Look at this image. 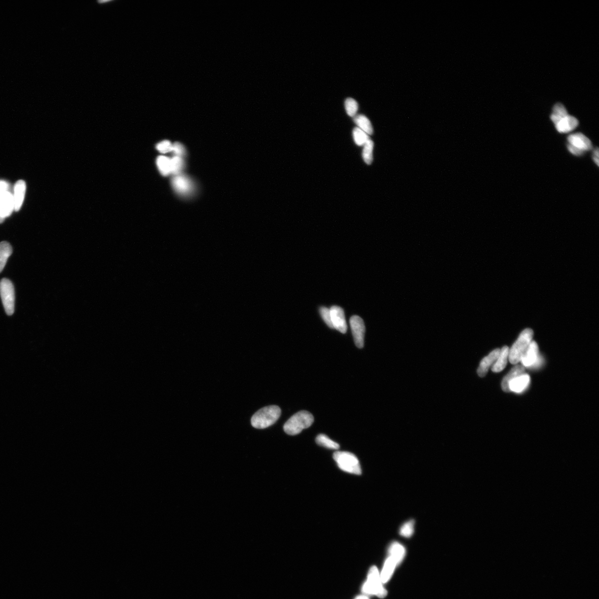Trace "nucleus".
<instances>
[{
    "instance_id": "nucleus-1",
    "label": "nucleus",
    "mask_w": 599,
    "mask_h": 599,
    "mask_svg": "<svg viewBox=\"0 0 599 599\" xmlns=\"http://www.w3.org/2000/svg\"><path fill=\"white\" fill-rule=\"evenodd\" d=\"M281 410L278 406H267L256 412L251 419V425L255 429H264L275 424L280 417Z\"/></svg>"
},
{
    "instance_id": "nucleus-2",
    "label": "nucleus",
    "mask_w": 599,
    "mask_h": 599,
    "mask_svg": "<svg viewBox=\"0 0 599 599\" xmlns=\"http://www.w3.org/2000/svg\"><path fill=\"white\" fill-rule=\"evenodd\" d=\"M314 421V416L311 413L301 411L296 413L285 423L284 430L286 434L289 435H297L300 434L303 430L310 427Z\"/></svg>"
},
{
    "instance_id": "nucleus-3",
    "label": "nucleus",
    "mask_w": 599,
    "mask_h": 599,
    "mask_svg": "<svg viewBox=\"0 0 599 599\" xmlns=\"http://www.w3.org/2000/svg\"><path fill=\"white\" fill-rule=\"evenodd\" d=\"M380 574L377 567L373 566L369 570L367 579L362 587V592L365 596H375L380 598H384L387 595V591L382 585Z\"/></svg>"
},
{
    "instance_id": "nucleus-4",
    "label": "nucleus",
    "mask_w": 599,
    "mask_h": 599,
    "mask_svg": "<svg viewBox=\"0 0 599 599\" xmlns=\"http://www.w3.org/2000/svg\"><path fill=\"white\" fill-rule=\"evenodd\" d=\"M533 331L531 329H526L522 332L509 351L508 359L512 364L519 363L533 341Z\"/></svg>"
},
{
    "instance_id": "nucleus-5",
    "label": "nucleus",
    "mask_w": 599,
    "mask_h": 599,
    "mask_svg": "<svg viewBox=\"0 0 599 599\" xmlns=\"http://www.w3.org/2000/svg\"><path fill=\"white\" fill-rule=\"evenodd\" d=\"M333 457L337 466L342 471L356 475L361 474L359 461L352 453L337 451L335 452Z\"/></svg>"
},
{
    "instance_id": "nucleus-6",
    "label": "nucleus",
    "mask_w": 599,
    "mask_h": 599,
    "mask_svg": "<svg viewBox=\"0 0 599 599\" xmlns=\"http://www.w3.org/2000/svg\"><path fill=\"white\" fill-rule=\"evenodd\" d=\"M0 296L5 311L7 315H12L14 311V289L12 282L7 279L0 281Z\"/></svg>"
},
{
    "instance_id": "nucleus-7",
    "label": "nucleus",
    "mask_w": 599,
    "mask_h": 599,
    "mask_svg": "<svg viewBox=\"0 0 599 599\" xmlns=\"http://www.w3.org/2000/svg\"><path fill=\"white\" fill-rule=\"evenodd\" d=\"M350 323L355 345L359 349L363 348L365 334V326L363 320L360 317L355 315L351 317Z\"/></svg>"
},
{
    "instance_id": "nucleus-8",
    "label": "nucleus",
    "mask_w": 599,
    "mask_h": 599,
    "mask_svg": "<svg viewBox=\"0 0 599 599\" xmlns=\"http://www.w3.org/2000/svg\"><path fill=\"white\" fill-rule=\"evenodd\" d=\"M568 144L583 153L593 148L591 140L585 134L581 133L571 134L568 137Z\"/></svg>"
},
{
    "instance_id": "nucleus-9",
    "label": "nucleus",
    "mask_w": 599,
    "mask_h": 599,
    "mask_svg": "<svg viewBox=\"0 0 599 599\" xmlns=\"http://www.w3.org/2000/svg\"><path fill=\"white\" fill-rule=\"evenodd\" d=\"M330 313L334 329L342 334H345L347 326L344 310L339 306H334L331 307Z\"/></svg>"
},
{
    "instance_id": "nucleus-10",
    "label": "nucleus",
    "mask_w": 599,
    "mask_h": 599,
    "mask_svg": "<svg viewBox=\"0 0 599 599\" xmlns=\"http://www.w3.org/2000/svg\"><path fill=\"white\" fill-rule=\"evenodd\" d=\"M14 209L13 196L8 192L0 193V224Z\"/></svg>"
},
{
    "instance_id": "nucleus-11",
    "label": "nucleus",
    "mask_w": 599,
    "mask_h": 599,
    "mask_svg": "<svg viewBox=\"0 0 599 599\" xmlns=\"http://www.w3.org/2000/svg\"><path fill=\"white\" fill-rule=\"evenodd\" d=\"M540 357L538 346L536 341H532L521 361L523 366L532 367L537 363Z\"/></svg>"
},
{
    "instance_id": "nucleus-12",
    "label": "nucleus",
    "mask_w": 599,
    "mask_h": 599,
    "mask_svg": "<svg viewBox=\"0 0 599 599\" xmlns=\"http://www.w3.org/2000/svg\"><path fill=\"white\" fill-rule=\"evenodd\" d=\"M500 352L501 350L498 349L493 350L489 355L485 357L481 361L480 366L477 370L478 375L481 377H483L487 375L488 370L496 362L498 356L500 355Z\"/></svg>"
},
{
    "instance_id": "nucleus-13",
    "label": "nucleus",
    "mask_w": 599,
    "mask_h": 599,
    "mask_svg": "<svg viewBox=\"0 0 599 599\" xmlns=\"http://www.w3.org/2000/svg\"><path fill=\"white\" fill-rule=\"evenodd\" d=\"M579 124L578 120L570 115L562 118L556 124V128L558 132L567 133L571 132L575 129Z\"/></svg>"
},
{
    "instance_id": "nucleus-14",
    "label": "nucleus",
    "mask_w": 599,
    "mask_h": 599,
    "mask_svg": "<svg viewBox=\"0 0 599 599\" xmlns=\"http://www.w3.org/2000/svg\"><path fill=\"white\" fill-rule=\"evenodd\" d=\"M174 188L179 193L187 194L191 192L193 189V184L190 180L185 176L178 175L173 179Z\"/></svg>"
},
{
    "instance_id": "nucleus-15",
    "label": "nucleus",
    "mask_w": 599,
    "mask_h": 599,
    "mask_svg": "<svg viewBox=\"0 0 599 599\" xmlns=\"http://www.w3.org/2000/svg\"><path fill=\"white\" fill-rule=\"evenodd\" d=\"M26 185L24 181L19 180L14 185V210L18 211L21 208L23 204L25 193H26Z\"/></svg>"
},
{
    "instance_id": "nucleus-16",
    "label": "nucleus",
    "mask_w": 599,
    "mask_h": 599,
    "mask_svg": "<svg viewBox=\"0 0 599 599\" xmlns=\"http://www.w3.org/2000/svg\"><path fill=\"white\" fill-rule=\"evenodd\" d=\"M530 381V376L528 374H525L518 376L510 382L509 384L510 390V391L516 392V393H521L529 386Z\"/></svg>"
},
{
    "instance_id": "nucleus-17",
    "label": "nucleus",
    "mask_w": 599,
    "mask_h": 599,
    "mask_svg": "<svg viewBox=\"0 0 599 599\" xmlns=\"http://www.w3.org/2000/svg\"><path fill=\"white\" fill-rule=\"evenodd\" d=\"M525 367L523 365H517L511 370L503 379L502 381V387L503 391L506 392H510L509 388V384L510 382L516 377L525 374Z\"/></svg>"
},
{
    "instance_id": "nucleus-18",
    "label": "nucleus",
    "mask_w": 599,
    "mask_h": 599,
    "mask_svg": "<svg viewBox=\"0 0 599 599\" xmlns=\"http://www.w3.org/2000/svg\"><path fill=\"white\" fill-rule=\"evenodd\" d=\"M509 347L504 346L501 350L500 354L495 364L492 367V371L494 372H500L505 369L507 366L508 357H509Z\"/></svg>"
},
{
    "instance_id": "nucleus-19",
    "label": "nucleus",
    "mask_w": 599,
    "mask_h": 599,
    "mask_svg": "<svg viewBox=\"0 0 599 599\" xmlns=\"http://www.w3.org/2000/svg\"><path fill=\"white\" fill-rule=\"evenodd\" d=\"M397 565H398L391 557H389L387 559L383 570L380 574L382 583H386L390 581Z\"/></svg>"
},
{
    "instance_id": "nucleus-20",
    "label": "nucleus",
    "mask_w": 599,
    "mask_h": 599,
    "mask_svg": "<svg viewBox=\"0 0 599 599\" xmlns=\"http://www.w3.org/2000/svg\"><path fill=\"white\" fill-rule=\"evenodd\" d=\"M389 552L390 557L393 559L397 565H399L404 560L406 555L405 547L397 542L391 544Z\"/></svg>"
},
{
    "instance_id": "nucleus-21",
    "label": "nucleus",
    "mask_w": 599,
    "mask_h": 599,
    "mask_svg": "<svg viewBox=\"0 0 599 599\" xmlns=\"http://www.w3.org/2000/svg\"><path fill=\"white\" fill-rule=\"evenodd\" d=\"M12 253V248L11 245L6 241L0 243V273L6 265L8 259Z\"/></svg>"
},
{
    "instance_id": "nucleus-22",
    "label": "nucleus",
    "mask_w": 599,
    "mask_h": 599,
    "mask_svg": "<svg viewBox=\"0 0 599 599\" xmlns=\"http://www.w3.org/2000/svg\"><path fill=\"white\" fill-rule=\"evenodd\" d=\"M354 120L357 125V128L363 130L369 135L373 133V127H372L370 120L365 115L362 114L355 115Z\"/></svg>"
},
{
    "instance_id": "nucleus-23",
    "label": "nucleus",
    "mask_w": 599,
    "mask_h": 599,
    "mask_svg": "<svg viewBox=\"0 0 599 599\" xmlns=\"http://www.w3.org/2000/svg\"><path fill=\"white\" fill-rule=\"evenodd\" d=\"M316 442L320 446L324 447L331 450H338L340 446L337 443L331 440L330 438L324 434H320L317 436Z\"/></svg>"
},
{
    "instance_id": "nucleus-24",
    "label": "nucleus",
    "mask_w": 599,
    "mask_h": 599,
    "mask_svg": "<svg viewBox=\"0 0 599 599\" xmlns=\"http://www.w3.org/2000/svg\"><path fill=\"white\" fill-rule=\"evenodd\" d=\"M567 115H568V113L566 107L562 104L558 103L553 108L551 119L554 124H556L562 118L567 116Z\"/></svg>"
},
{
    "instance_id": "nucleus-25",
    "label": "nucleus",
    "mask_w": 599,
    "mask_h": 599,
    "mask_svg": "<svg viewBox=\"0 0 599 599\" xmlns=\"http://www.w3.org/2000/svg\"><path fill=\"white\" fill-rule=\"evenodd\" d=\"M157 164L161 174L164 176L171 173V160L165 156H159L157 159Z\"/></svg>"
},
{
    "instance_id": "nucleus-26",
    "label": "nucleus",
    "mask_w": 599,
    "mask_h": 599,
    "mask_svg": "<svg viewBox=\"0 0 599 599\" xmlns=\"http://www.w3.org/2000/svg\"><path fill=\"white\" fill-rule=\"evenodd\" d=\"M363 151H362V157L365 161V162L367 164H371L373 161V150L374 143L373 141L369 139L363 146Z\"/></svg>"
},
{
    "instance_id": "nucleus-27",
    "label": "nucleus",
    "mask_w": 599,
    "mask_h": 599,
    "mask_svg": "<svg viewBox=\"0 0 599 599\" xmlns=\"http://www.w3.org/2000/svg\"><path fill=\"white\" fill-rule=\"evenodd\" d=\"M353 137L355 143L359 146H364L370 139L368 134L357 127L353 130Z\"/></svg>"
},
{
    "instance_id": "nucleus-28",
    "label": "nucleus",
    "mask_w": 599,
    "mask_h": 599,
    "mask_svg": "<svg viewBox=\"0 0 599 599\" xmlns=\"http://www.w3.org/2000/svg\"><path fill=\"white\" fill-rule=\"evenodd\" d=\"M171 160V173L175 175H180L184 167V161L182 157L174 156Z\"/></svg>"
},
{
    "instance_id": "nucleus-29",
    "label": "nucleus",
    "mask_w": 599,
    "mask_h": 599,
    "mask_svg": "<svg viewBox=\"0 0 599 599\" xmlns=\"http://www.w3.org/2000/svg\"><path fill=\"white\" fill-rule=\"evenodd\" d=\"M347 113L349 116L355 117L359 109V104L353 98H347L345 103Z\"/></svg>"
},
{
    "instance_id": "nucleus-30",
    "label": "nucleus",
    "mask_w": 599,
    "mask_h": 599,
    "mask_svg": "<svg viewBox=\"0 0 599 599\" xmlns=\"http://www.w3.org/2000/svg\"><path fill=\"white\" fill-rule=\"evenodd\" d=\"M415 522L411 520L403 525L400 529V535L404 537L410 538L414 533Z\"/></svg>"
},
{
    "instance_id": "nucleus-31",
    "label": "nucleus",
    "mask_w": 599,
    "mask_h": 599,
    "mask_svg": "<svg viewBox=\"0 0 599 599\" xmlns=\"http://www.w3.org/2000/svg\"><path fill=\"white\" fill-rule=\"evenodd\" d=\"M322 318L325 322V323L331 329H334L333 323H332L330 309L325 308V307H321L320 309Z\"/></svg>"
},
{
    "instance_id": "nucleus-32",
    "label": "nucleus",
    "mask_w": 599,
    "mask_h": 599,
    "mask_svg": "<svg viewBox=\"0 0 599 599\" xmlns=\"http://www.w3.org/2000/svg\"><path fill=\"white\" fill-rule=\"evenodd\" d=\"M157 149L160 153H167L172 152L173 144L168 140H164L157 145Z\"/></svg>"
},
{
    "instance_id": "nucleus-33",
    "label": "nucleus",
    "mask_w": 599,
    "mask_h": 599,
    "mask_svg": "<svg viewBox=\"0 0 599 599\" xmlns=\"http://www.w3.org/2000/svg\"><path fill=\"white\" fill-rule=\"evenodd\" d=\"M172 152H174L175 156L182 157L184 155L185 151L183 145L177 142L173 145Z\"/></svg>"
},
{
    "instance_id": "nucleus-34",
    "label": "nucleus",
    "mask_w": 599,
    "mask_h": 599,
    "mask_svg": "<svg viewBox=\"0 0 599 599\" xmlns=\"http://www.w3.org/2000/svg\"><path fill=\"white\" fill-rule=\"evenodd\" d=\"M8 189V184L4 182H0V193L5 192Z\"/></svg>"
},
{
    "instance_id": "nucleus-35",
    "label": "nucleus",
    "mask_w": 599,
    "mask_h": 599,
    "mask_svg": "<svg viewBox=\"0 0 599 599\" xmlns=\"http://www.w3.org/2000/svg\"><path fill=\"white\" fill-rule=\"evenodd\" d=\"M594 160L597 165H599V149L597 148L594 153Z\"/></svg>"
},
{
    "instance_id": "nucleus-36",
    "label": "nucleus",
    "mask_w": 599,
    "mask_h": 599,
    "mask_svg": "<svg viewBox=\"0 0 599 599\" xmlns=\"http://www.w3.org/2000/svg\"><path fill=\"white\" fill-rule=\"evenodd\" d=\"M355 599H370L368 597L365 595H361L357 596Z\"/></svg>"
}]
</instances>
